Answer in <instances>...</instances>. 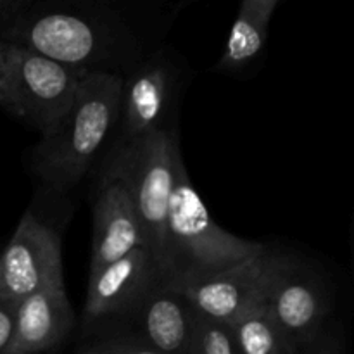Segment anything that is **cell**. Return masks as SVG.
Wrapping results in <instances>:
<instances>
[{
    "mask_svg": "<svg viewBox=\"0 0 354 354\" xmlns=\"http://www.w3.org/2000/svg\"><path fill=\"white\" fill-rule=\"evenodd\" d=\"M166 16L161 7L106 0H0V38L83 76L123 78L159 50Z\"/></svg>",
    "mask_w": 354,
    "mask_h": 354,
    "instance_id": "cell-1",
    "label": "cell"
},
{
    "mask_svg": "<svg viewBox=\"0 0 354 354\" xmlns=\"http://www.w3.org/2000/svg\"><path fill=\"white\" fill-rule=\"evenodd\" d=\"M266 249L268 245L261 242L223 230L211 218L180 158L158 263L161 283L178 289L261 254Z\"/></svg>",
    "mask_w": 354,
    "mask_h": 354,
    "instance_id": "cell-2",
    "label": "cell"
},
{
    "mask_svg": "<svg viewBox=\"0 0 354 354\" xmlns=\"http://www.w3.org/2000/svg\"><path fill=\"white\" fill-rule=\"evenodd\" d=\"M120 76L88 75L80 83L71 109L31 152L38 178L57 194L75 189L116 128L121 100Z\"/></svg>",
    "mask_w": 354,
    "mask_h": 354,
    "instance_id": "cell-3",
    "label": "cell"
},
{
    "mask_svg": "<svg viewBox=\"0 0 354 354\" xmlns=\"http://www.w3.org/2000/svg\"><path fill=\"white\" fill-rule=\"evenodd\" d=\"M180 158L175 130L156 131L114 144L104 166L102 175L116 178L127 190L144 230L145 248L156 265L161 254L169 197Z\"/></svg>",
    "mask_w": 354,
    "mask_h": 354,
    "instance_id": "cell-4",
    "label": "cell"
},
{
    "mask_svg": "<svg viewBox=\"0 0 354 354\" xmlns=\"http://www.w3.org/2000/svg\"><path fill=\"white\" fill-rule=\"evenodd\" d=\"M83 78L85 76L68 66L9 44L7 113L30 124L40 133V138L45 137L71 109Z\"/></svg>",
    "mask_w": 354,
    "mask_h": 354,
    "instance_id": "cell-5",
    "label": "cell"
},
{
    "mask_svg": "<svg viewBox=\"0 0 354 354\" xmlns=\"http://www.w3.org/2000/svg\"><path fill=\"white\" fill-rule=\"evenodd\" d=\"M292 265L294 261L268 248L261 254L175 290L183 294L197 315L232 327L252 310L265 306L275 283Z\"/></svg>",
    "mask_w": 354,
    "mask_h": 354,
    "instance_id": "cell-6",
    "label": "cell"
},
{
    "mask_svg": "<svg viewBox=\"0 0 354 354\" xmlns=\"http://www.w3.org/2000/svg\"><path fill=\"white\" fill-rule=\"evenodd\" d=\"M121 80L116 144L156 131H173L169 120L183 83V69L175 55L159 48Z\"/></svg>",
    "mask_w": 354,
    "mask_h": 354,
    "instance_id": "cell-7",
    "label": "cell"
},
{
    "mask_svg": "<svg viewBox=\"0 0 354 354\" xmlns=\"http://www.w3.org/2000/svg\"><path fill=\"white\" fill-rule=\"evenodd\" d=\"M64 279L61 239L26 211L0 254V301L19 303L50 280Z\"/></svg>",
    "mask_w": 354,
    "mask_h": 354,
    "instance_id": "cell-8",
    "label": "cell"
},
{
    "mask_svg": "<svg viewBox=\"0 0 354 354\" xmlns=\"http://www.w3.org/2000/svg\"><path fill=\"white\" fill-rule=\"evenodd\" d=\"M159 280V268L145 248L90 273L83 318L86 324L138 308Z\"/></svg>",
    "mask_w": 354,
    "mask_h": 354,
    "instance_id": "cell-9",
    "label": "cell"
},
{
    "mask_svg": "<svg viewBox=\"0 0 354 354\" xmlns=\"http://www.w3.org/2000/svg\"><path fill=\"white\" fill-rule=\"evenodd\" d=\"M138 248H145V237L133 204L116 178L102 175L93 203L90 273Z\"/></svg>",
    "mask_w": 354,
    "mask_h": 354,
    "instance_id": "cell-10",
    "label": "cell"
},
{
    "mask_svg": "<svg viewBox=\"0 0 354 354\" xmlns=\"http://www.w3.org/2000/svg\"><path fill=\"white\" fill-rule=\"evenodd\" d=\"M73 327L64 279L50 280L19 301L12 341L6 354H44L54 349Z\"/></svg>",
    "mask_w": 354,
    "mask_h": 354,
    "instance_id": "cell-11",
    "label": "cell"
},
{
    "mask_svg": "<svg viewBox=\"0 0 354 354\" xmlns=\"http://www.w3.org/2000/svg\"><path fill=\"white\" fill-rule=\"evenodd\" d=\"M266 310L294 348L313 342L327 311L324 290L294 263L273 287Z\"/></svg>",
    "mask_w": 354,
    "mask_h": 354,
    "instance_id": "cell-12",
    "label": "cell"
},
{
    "mask_svg": "<svg viewBox=\"0 0 354 354\" xmlns=\"http://www.w3.org/2000/svg\"><path fill=\"white\" fill-rule=\"evenodd\" d=\"M138 311L142 341L161 354H187L197 313L183 294L159 282L145 296Z\"/></svg>",
    "mask_w": 354,
    "mask_h": 354,
    "instance_id": "cell-13",
    "label": "cell"
},
{
    "mask_svg": "<svg viewBox=\"0 0 354 354\" xmlns=\"http://www.w3.org/2000/svg\"><path fill=\"white\" fill-rule=\"evenodd\" d=\"M280 0H244L241 2L227 37L223 54L216 69L221 73H239L261 55L268 38L270 23Z\"/></svg>",
    "mask_w": 354,
    "mask_h": 354,
    "instance_id": "cell-14",
    "label": "cell"
},
{
    "mask_svg": "<svg viewBox=\"0 0 354 354\" xmlns=\"http://www.w3.org/2000/svg\"><path fill=\"white\" fill-rule=\"evenodd\" d=\"M230 328L241 354H296L297 351L272 320L266 306L252 310Z\"/></svg>",
    "mask_w": 354,
    "mask_h": 354,
    "instance_id": "cell-15",
    "label": "cell"
},
{
    "mask_svg": "<svg viewBox=\"0 0 354 354\" xmlns=\"http://www.w3.org/2000/svg\"><path fill=\"white\" fill-rule=\"evenodd\" d=\"M187 354H241L235 344L232 328L218 322L196 317L192 339Z\"/></svg>",
    "mask_w": 354,
    "mask_h": 354,
    "instance_id": "cell-16",
    "label": "cell"
},
{
    "mask_svg": "<svg viewBox=\"0 0 354 354\" xmlns=\"http://www.w3.org/2000/svg\"><path fill=\"white\" fill-rule=\"evenodd\" d=\"M80 354H161L142 339H106L85 348Z\"/></svg>",
    "mask_w": 354,
    "mask_h": 354,
    "instance_id": "cell-17",
    "label": "cell"
},
{
    "mask_svg": "<svg viewBox=\"0 0 354 354\" xmlns=\"http://www.w3.org/2000/svg\"><path fill=\"white\" fill-rule=\"evenodd\" d=\"M17 303H3L0 301V354H6L12 341L14 317H16Z\"/></svg>",
    "mask_w": 354,
    "mask_h": 354,
    "instance_id": "cell-18",
    "label": "cell"
},
{
    "mask_svg": "<svg viewBox=\"0 0 354 354\" xmlns=\"http://www.w3.org/2000/svg\"><path fill=\"white\" fill-rule=\"evenodd\" d=\"M7 50H9V44L0 38V107H2L3 111H7V93H6Z\"/></svg>",
    "mask_w": 354,
    "mask_h": 354,
    "instance_id": "cell-19",
    "label": "cell"
},
{
    "mask_svg": "<svg viewBox=\"0 0 354 354\" xmlns=\"http://www.w3.org/2000/svg\"><path fill=\"white\" fill-rule=\"evenodd\" d=\"M317 354H341V353L337 351V348H332V346H325V348H322Z\"/></svg>",
    "mask_w": 354,
    "mask_h": 354,
    "instance_id": "cell-20",
    "label": "cell"
}]
</instances>
